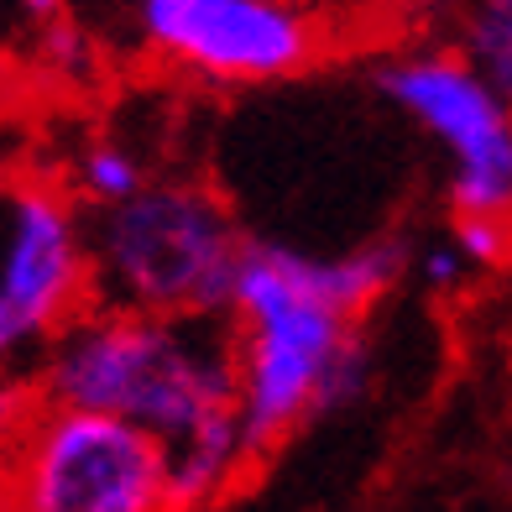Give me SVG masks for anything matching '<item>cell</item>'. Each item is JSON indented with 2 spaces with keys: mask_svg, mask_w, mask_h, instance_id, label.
Returning <instances> with one entry per match:
<instances>
[{
  "mask_svg": "<svg viewBox=\"0 0 512 512\" xmlns=\"http://www.w3.org/2000/svg\"><path fill=\"white\" fill-rule=\"evenodd\" d=\"M147 178H152L147 162L136 157L126 142H115V136H95V142H84L79 157H74V168H68L74 204L84 209V215H89V209H110V204L131 199Z\"/></svg>",
  "mask_w": 512,
  "mask_h": 512,
  "instance_id": "8",
  "label": "cell"
},
{
  "mask_svg": "<svg viewBox=\"0 0 512 512\" xmlns=\"http://www.w3.org/2000/svg\"><path fill=\"white\" fill-rule=\"evenodd\" d=\"M377 89L450 157V204L460 215H512V105L460 53H398Z\"/></svg>",
  "mask_w": 512,
  "mask_h": 512,
  "instance_id": "7",
  "label": "cell"
},
{
  "mask_svg": "<svg viewBox=\"0 0 512 512\" xmlns=\"http://www.w3.org/2000/svg\"><path fill=\"white\" fill-rule=\"evenodd\" d=\"M413 267L398 236L314 256L283 241H246L230 293V340L241 371V445L262 460L277 439L319 413L324 382L361 340V314Z\"/></svg>",
  "mask_w": 512,
  "mask_h": 512,
  "instance_id": "1",
  "label": "cell"
},
{
  "mask_svg": "<svg viewBox=\"0 0 512 512\" xmlns=\"http://www.w3.org/2000/svg\"><path fill=\"white\" fill-rule=\"evenodd\" d=\"M89 304L152 319H225L246 262L230 209L194 178H147L84 215Z\"/></svg>",
  "mask_w": 512,
  "mask_h": 512,
  "instance_id": "3",
  "label": "cell"
},
{
  "mask_svg": "<svg viewBox=\"0 0 512 512\" xmlns=\"http://www.w3.org/2000/svg\"><path fill=\"white\" fill-rule=\"evenodd\" d=\"M32 382L42 403L126 418L168 450L241 418L230 319H152L89 304L58 330Z\"/></svg>",
  "mask_w": 512,
  "mask_h": 512,
  "instance_id": "2",
  "label": "cell"
},
{
  "mask_svg": "<svg viewBox=\"0 0 512 512\" xmlns=\"http://www.w3.org/2000/svg\"><path fill=\"white\" fill-rule=\"evenodd\" d=\"M147 58L204 84H272L309 68L319 27L283 0H115Z\"/></svg>",
  "mask_w": 512,
  "mask_h": 512,
  "instance_id": "6",
  "label": "cell"
},
{
  "mask_svg": "<svg viewBox=\"0 0 512 512\" xmlns=\"http://www.w3.org/2000/svg\"><path fill=\"white\" fill-rule=\"evenodd\" d=\"M460 58L512 105V0H465Z\"/></svg>",
  "mask_w": 512,
  "mask_h": 512,
  "instance_id": "9",
  "label": "cell"
},
{
  "mask_svg": "<svg viewBox=\"0 0 512 512\" xmlns=\"http://www.w3.org/2000/svg\"><path fill=\"white\" fill-rule=\"evenodd\" d=\"M450 241L465 251V262L471 267H497L507 246H512V230L507 220H486V215H460L455 230H450Z\"/></svg>",
  "mask_w": 512,
  "mask_h": 512,
  "instance_id": "11",
  "label": "cell"
},
{
  "mask_svg": "<svg viewBox=\"0 0 512 512\" xmlns=\"http://www.w3.org/2000/svg\"><path fill=\"white\" fill-rule=\"evenodd\" d=\"M413 267H418V277H424L429 288H439V293L460 288L465 277L476 272L471 262H465V251H460L455 241H434V246H424V251L413 256Z\"/></svg>",
  "mask_w": 512,
  "mask_h": 512,
  "instance_id": "12",
  "label": "cell"
},
{
  "mask_svg": "<svg viewBox=\"0 0 512 512\" xmlns=\"http://www.w3.org/2000/svg\"><path fill=\"white\" fill-rule=\"evenodd\" d=\"M37 408H42V392L32 377H0V471H6V460L27 439Z\"/></svg>",
  "mask_w": 512,
  "mask_h": 512,
  "instance_id": "10",
  "label": "cell"
},
{
  "mask_svg": "<svg viewBox=\"0 0 512 512\" xmlns=\"http://www.w3.org/2000/svg\"><path fill=\"white\" fill-rule=\"evenodd\" d=\"M0 512H11V502H6V486H0Z\"/></svg>",
  "mask_w": 512,
  "mask_h": 512,
  "instance_id": "14",
  "label": "cell"
},
{
  "mask_svg": "<svg viewBox=\"0 0 512 512\" xmlns=\"http://www.w3.org/2000/svg\"><path fill=\"white\" fill-rule=\"evenodd\" d=\"M89 309L84 209L53 183H0V377H27Z\"/></svg>",
  "mask_w": 512,
  "mask_h": 512,
  "instance_id": "5",
  "label": "cell"
},
{
  "mask_svg": "<svg viewBox=\"0 0 512 512\" xmlns=\"http://www.w3.org/2000/svg\"><path fill=\"white\" fill-rule=\"evenodd\" d=\"M0 486L11 512H178L162 439L58 403L37 408Z\"/></svg>",
  "mask_w": 512,
  "mask_h": 512,
  "instance_id": "4",
  "label": "cell"
},
{
  "mask_svg": "<svg viewBox=\"0 0 512 512\" xmlns=\"http://www.w3.org/2000/svg\"><path fill=\"white\" fill-rule=\"evenodd\" d=\"M283 6H298V11H314L319 0H283Z\"/></svg>",
  "mask_w": 512,
  "mask_h": 512,
  "instance_id": "13",
  "label": "cell"
}]
</instances>
